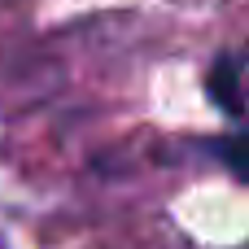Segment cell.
<instances>
[{
  "instance_id": "6da1fadb",
  "label": "cell",
  "mask_w": 249,
  "mask_h": 249,
  "mask_svg": "<svg viewBox=\"0 0 249 249\" xmlns=\"http://www.w3.org/2000/svg\"><path fill=\"white\" fill-rule=\"evenodd\" d=\"M210 96L219 101L223 114L241 118L245 114V96H241V53H223L210 70Z\"/></svg>"
}]
</instances>
